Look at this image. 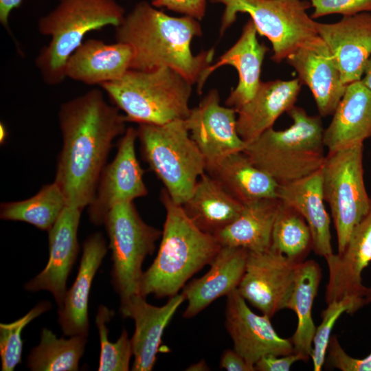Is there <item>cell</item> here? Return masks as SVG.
<instances>
[{
	"instance_id": "cell-46",
	"label": "cell",
	"mask_w": 371,
	"mask_h": 371,
	"mask_svg": "<svg viewBox=\"0 0 371 371\" xmlns=\"http://www.w3.org/2000/svg\"><path fill=\"white\" fill-rule=\"evenodd\" d=\"M363 300H364L365 305L371 302V287L370 288L367 287V291L363 297Z\"/></svg>"
},
{
	"instance_id": "cell-4",
	"label": "cell",
	"mask_w": 371,
	"mask_h": 371,
	"mask_svg": "<svg viewBox=\"0 0 371 371\" xmlns=\"http://www.w3.org/2000/svg\"><path fill=\"white\" fill-rule=\"evenodd\" d=\"M286 113L293 120L291 126L280 131L269 128L246 144L243 151L278 185L319 170L326 155L321 116L309 115L295 105Z\"/></svg>"
},
{
	"instance_id": "cell-11",
	"label": "cell",
	"mask_w": 371,
	"mask_h": 371,
	"mask_svg": "<svg viewBox=\"0 0 371 371\" xmlns=\"http://www.w3.org/2000/svg\"><path fill=\"white\" fill-rule=\"evenodd\" d=\"M299 265L271 247L260 251H249L245 273L237 289L246 302L271 318L286 308Z\"/></svg>"
},
{
	"instance_id": "cell-2",
	"label": "cell",
	"mask_w": 371,
	"mask_h": 371,
	"mask_svg": "<svg viewBox=\"0 0 371 371\" xmlns=\"http://www.w3.org/2000/svg\"><path fill=\"white\" fill-rule=\"evenodd\" d=\"M115 28L116 41L133 50L130 69L168 67L193 85L215 54L214 48L197 54L191 50L192 39L203 34L199 21L188 16H169L145 1L136 3Z\"/></svg>"
},
{
	"instance_id": "cell-24",
	"label": "cell",
	"mask_w": 371,
	"mask_h": 371,
	"mask_svg": "<svg viewBox=\"0 0 371 371\" xmlns=\"http://www.w3.org/2000/svg\"><path fill=\"white\" fill-rule=\"evenodd\" d=\"M298 78L261 82L254 96L236 110V128L246 143L273 127L276 120L295 106L301 89Z\"/></svg>"
},
{
	"instance_id": "cell-8",
	"label": "cell",
	"mask_w": 371,
	"mask_h": 371,
	"mask_svg": "<svg viewBox=\"0 0 371 371\" xmlns=\"http://www.w3.org/2000/svg\"><path fill=\"white\" fill-rule=\"evenodd\" d=\"M225 6L220 34L236 21L238 13H247L258 33L272 45L271 59L280 63L304 41L317 35L316 23L308 16L311 3L305 0H209Z\"/></svg>"
},
{
	"instance_id": "cell-40",
	"label": "cell",
	"mask_w": 371,
	"mask_h": 371,
	"mask_svg": "<svg viewBox=\"0 0 371 371\" xmlns=\"http://www.w3.org/2000/svg\"><path fill=\"white\" fill-rule=\"evenodd\" d=\"M300 361H306V359L295 352L281 356L267 355L261 357L254 366L258 371H289L293 364Z\"/></svg>"
},
{
	"instance_id": "cell-43",
	"label": "cell",
	"mask_w": 371,
	"mask_h": 371,
	"mask_svg": "<svg viewBox=\"0 0 371 371\" xmlns=\"http://www.w3.org/2000/svg\"><path fill=\"white\" fill-rule=\"evenodd\" d=\"M361 81L371 90V56L367 62Z\"/></svg>"
},
{
	"instance_id": "cell-12",
	"label": "cell",
	"mask_w": 371,
	"mask_h": 371,
	"mask_svg": "<svg viewBox=\"0 0 371 371\" xmlns=\"http://www.w3.org/2000/svg\"><path fill=\"white\" fill-rule=\"evenodd\" d=\"M137 129L127 128L117 144L113 160L106 164L99 179L92 202L88 206L90 221L95 225L104 224L109 211L119 203L133 201L148 194L144 170L135 153Z\"/></svg>"
},
{
	"instance_id": "cell-18",
	"label": "cell",
	"mask_w": 371,
	"mask_h": 371,
	"mask_svg": "<svg viewBox=\"0 0 371 371\" xmlns=\"http://www.w3.org/2000/svg\"><path fill=\"white\" fill-rule=\"evenodd\" d=\"M325 259L328 269L326 304L347 297L363 299L367 287L361 276L371 262V196L368 212L353 229L344 250Z\"/></svg>"
},
{
	"instance_id": "cell-45",
	"label": "cell",
	"mask_w": 371,
	"mask_h": 371,
	"mask_svg": "<svg viewBox=\"0 0 371 371\" xmlns=\"http://www.w3.org/2000/svg\"><path fill=\"white\" fill-rule=\"evenodd\" d=\"M7 131L5 125L3 123L0 124V142L3 144L7 138Z\"/></svg>"
},
{
	"instance_id": "cell-34",
	"label": "cell",
	"mask_w": 371,
	"mask_h": 371,
	"mask_svg": "<svg viewBox=\"0 0 371 371\" xmlns=\"http://www.w3.org/2000/svg\"><path fill=\"white\" fill-rule=\"evenodd\" d=\"M115 313L104 305L100 306L95 317L100 341V354L99 371H127L133 349L128 333L123 329L119 339L115 343L108 339L109 329L107 324L113 318Z\"/></svg>"
},
{
	"instance_id": "cell-33",
	"label": "cell",
	"mask_w": 371,
	"mask_h": 371,
	"mask_svg": "<svg viewBox=\"0 0 371 371\" xmlns=\"http://www.w3.org/2000/svg\"><path fill=\"white\" fill-rule=\"evenodd\" d=\"M271 248L297 265L304 262L312 250L306 221L297 210L282 201L273 226Z\"/></svg>"
},
{
	"instance_id": "cell-20",
	"label": "cell",
	"mask_w": 371,
	"mask_h": 371,
	"mask_svg": "<svg viewBox=\"0 0 371 371\" xmlns=\"http://www.w3.org/2000/svg\"><path fill=\"white\" fill-rule=\"evenodd\" d=\"M257 33L256 27L250 19L235 44L203 71L197 82L199 93H202L204 84L212 73L222 66L232 65L237 70L238 82L225 100L226 106L237 110L254 96L262 82L261 67L269 50L265 45L258 42Z\"/></svg>"
},
{
	"instance_id": "cell-1",
	"label": "cell",
	"mask_w": 371,
	"mask_h": 371,
	"mask_svg": "<svg viewBox=\"0 0 371 371\" xmlns=\"http://www.w3.org/2000/svg\"><path fill=\"white\" fill-rule=\"evenodd\" d=\"M58 117L63 146L54 182L67 206L83 210L92 202L113 142L125 133L127 122L97 89L63 102Z\"/></svg>"
},
{
	"instance_id": "cell-5",
	"label": "cell",
	"mask_w": 371,
	"mask_h": 371,
	"mask_svg": "<svg viewBox=\"0 0 371 371\" xmlns=\"http://www.w3.org/2000/svg\"><path fill=\"white\" fill-rule=\"evenodd\" d=\"M115 0H59L56 6L38 22V32L50 38L35 58V65L47 85L62 83L70 56L91 31L117 27L125 16Z\"/></svg>"
},
{
	"instance_id": "cell-13",
	"label": "cell",
	"mask_w": 371,
	"mask_h": 371,
	"mask_svg": "<svg viewBox=\"0 0 371 371\" xmlns=\"http://www.w3.org/2000/svg\"><path fill=\"white\" fill-rule=\"evenodd\" d=\"M225 313V328L234 349L249 364L255 366L267 355L281 356L294 352L291 339L276 333L268 315L254 313L238 289L227 295Z\"/></svg>"
},
{
	"instance_id": "cell-19",
	"label": "cell",
	"mask_w": 371,
	"mask_h": 371,
	"mask_svg": "<svg viewBox=\"0 0 371 371\" xmlns=\"http://www.w3.org/2000/svg\"><path fill=\"white\" fill-rule=\"evenodd\" d=\"M184 300L183 294L178 293L170 297L164 305L156 306L148 303L146 297L136 295L120 305L122 316L135 322L131 339L134 356L131 370H153L164 331Z\"/></svg>"
},
{
	"instance_id": "cell-27",
	"label": "cell",
	"mask_w": 371,
	"mask_h": 371,
	"mask_svg": "<svg viewBox=\"0 0 371 371\" xmlns=\"http://www.w3.org/2000/svg\"><path fill=\"white\" fill-rule=\"evenodd\" d=\"M205 172L243 205L278 197V183L254 165L243 151L207 164Z\"/></svg>"
},
{
	"instance_id": "cell-14",
	"label": "cell",
	"mask_w": 371,
	"mask_h": 371,
	"mask_svg": "<svg viewBox=\"0 0 371 371\" xmlns=\"http://www.w3.org/2000/svg\"><path fill=\"white\" fill-rule=\"evenodd\" d=\"M237 111L220 104L216 89H211L184 120L190 137L206 165L229 154L243 151L246 143L236 128Z\"/></svg>"
},
{
	"instance_id": "cell-35",
	"label": "cell",
	"mask_w": 371,
	"mask_h": 371,
	"mask_svg": "<svg viewBox=\"0 0 371 371\" xmlns=\"http://www.w3.org/2000/svg\"><path fill=\"white\" fill-rule=\"evenodd\" d=\"M327 304L328 306L322 313V322L316 327L313 340L311 359L314 371H320L322 368L331 331L339 317L344 313L353 314L365 305L363 299L350 297L333 301Z\"/></svg>"
},
{
	"instance_id": "cell-7",
	"label": "cell",
	"mask_w": 371,
	"mask_h": 371,
	"mask_svg": "<svg viewBox=\"0 0 371 371\" xmlns=\"http://www.w3.org/2000/svg\"><path fill=\"white\" fill-rule=\"evenodd\" d=\"M137 132L144 160L171 199L182 205L206 169V161L184 120L164 124H139Z\"/></svg>"
},
{
	"instance_id": "cell-29",
	"label": "cell",
	"mask_w": 371,
	"mask_h": 371,
	"mask_svg": "<svg viewBox=\"0 0 371 371\" xmlns=\"http://www.w3.org/2000/svg\"><path fill=\"white\" fill-rule=\"evenodd\" d=\"M280 201L278 197L244 205L238 216L214 235L221 246L260 251L271 247V234Z\"/></svg>"
},
{
	"instance_id": "cell-10",
	"label": "cell",
	"mask_w": 371,
	"mask_h": 371,
	"mask_svg": "<svg viewBox=\"0 0 371 371\" xmlns=\"http://www.w3.org/2000/svg\"><path fill=\"white\" fill-rule=\"evenodd\" d=\"M320 170L324 199L330 209L341 253L370 205L364 182L363 144L328 151Z\"/></svg>"
},
{
	"instance_id": "cell-42",
	"label": "cell",
	"mask_w": 371,
	"mask_h": 371,
	"mask_svg": "<svg viewBox=\"0 0 371 371\" xmlns=\"http://www.w3.org/2000/svg\"><path fill=\"white\" fill-rule=\"evenodd\" d=\"M22 0H0V23L9 32V17L11 12L17 8Z\"/></svg>"
},
{
	"instance_id": "cell-32",
	"label": "cell",
	"mask_w": 371,
	"mask_h": 371,
	"mask_svg": "<svg viewBox=\"0 0 371 371\" xmlns=\"http://www.w3.org/2000/svg\"><path fill=\"white\" fill-rule=\"evenodd\" d=\"M87 337L58 338L49 329L43 328L39 344L30 352L27 368L32 371H76L82 357Z\"/></svg>"
},
{
	"instance_id": "cell-16",
	"label": "cell",
	"mask_w": 371,
	"mask_h": 371,
	"mask_svg": "<svg viewBox=\"0 0 371 371\" xmlns=\"http://www.w3.org/2000/svg\"><path fill=\"white\" fill-rule=\"evenodd\" d=\"M82 210L65 207L48 231L49 256L45 267L24 285V289L30 292L49 291L58 308L63 304L67 293V278L79 252L77 236Z\"/></svg>"
},
{
	"instance_id": "cell-23",
	"label": "cell",
	"mask_w": 371,
	"mask_h": 371,
	"mask_svg": "<svg viewBox=\"0 0 371 371\" xmlns=\"http://www.w3.org/2000/svg\"><path fill=\"white\" fill-rule=\"evenodd\" d=\"M107 250L106 240L100 232L91 234L84 241L76 278L58 308V322L65 335L87 337L89 293L93 278Z\"/></svg>"
},
{
	"instance_id": "cell-17",
	"label": "cell",
	"mask_w": 371,
	"mask_h": 371,
	"mask_svg": "<svg viewBox=\"0 0 371 371\" xmlns=\"http://www.w3.org/2000/svg\"><path fill=\"white\" fill-rule=\"evenodd\" d=\"M345 85L361 80L371 56V14L344 16L335 23H316Z\"/></svg>"
},
{
	"instance_id": "cell-21",
	"label": "cell",
	"mask_w": 371,
	"mask_h": 371,
	"mask_svg": "<svg viewBox=\"0 0 371 371\" xmlns=\"http://www.w3.org/2000/svg\"><path fill=\"white\" fill-rule=\"evenodd\" d=\"M249 250L222 246L202 277L185 285L181 293L188 305L183 317L198 315L216 299L238 289L245 270Z\"/></svg>"
},
{
	"instance_id": "cell-31",
	"label": "cell",
	"mask_w": 371,
	"mask_h": 371,
	"mask_svg": "<svg viewBox=\"0 0 371 371\" xmlns=\"http://www.w3.org/2000/svg\"><path fill=\"white\" fill-rule=\"evenodd\" d=\"M66 206L64 196L54 181L43 186L35 195L27 199L1 203L0 218L25 222L48 232Z\"/></svg>"
},
{
	"instance_id": "cell-15",
	"label": "cell",
	"mask_w": 371,
	"mask_h": 371,
	"mask_svg": "<svg viewBox=\"0 0 371 371\" xmlns=\"http://www.w3.org/2000/svg\"><path fill=\"white\" fill-rule=\"evenodd\" d=\"M298 75L301 84L306 85L315 101L319 115H333L342 98L347 85L330 51L317 34L304 41L286 59Z\"/></svg>"
},
{
	"instance_id": "cell-3",
	"label": "cell",
	"mask_w": 371,
	"mask_h": 371,
	"mask_svg": "<svg viewBox=\"0 0 371 371\" xmlns=\"http://www.w3.org/2000/svg\"><path fill=\"white\" fill-rule=\"evenodd\" d=\"M160 201L166 219L157 256L141 279L140 295L146 297L150 294L157 298L178 294L194 273L213 261L222 247L214 236L202 232L190 220L165 188Z\"/></svg>"
},
{
	"instance_id": "cell-25",
	"label": "cell",
	"mask_w": 371,
	"mask_h": 371,
	"mask_svg": "<svg viewBox=\"0 0 371 371\" xmlns=\"http://www.w3.org/2000/svg\"><path fill=\"white\" fill-rule=\"evenodd\" d=\"M371 138V90L361 80L347 85L329 125L324 130L323 142L328 151L363 144Z\"/></svg>"
},
{
	"instance_id": "cell-9",
	"label": "cell",
	"mask_w": 371,
	"mask_h": 371,
	"mask_svg": "<svg viewBox=\"0 0 371 371\" xmlns=\"http://www.w3.org/2000/svg\"><path fill=\"white\" fill-rule=\"evenodd\" d=\"M103 225L111 249L112 283L122 304L140 295L143 262L154 252L162 231L142 220L133 201L115 204Z\"/></svg>"
},
{
	"instance_id": "cell-28",
	"label": "cell",
	"mask_w": 371,
	"mask_h": 371,
	"mask_svg": "<svg viewBox=\"0 0 371 371\" xmlns=\"http://www.w3.org/2000/svg\"><path fill=\"white\" fill-rule=\"evenodd\" d=\"M181 206L200 230L214 236L238 216L244 205L205 172L199 179L190 197Z\"/></svg>"
},
{
	"instance_id": "cell-38",
	"label": "cell",
	"mask_w": 371,
	"mask_h": 371,
	"mask_svg": "<svg viewBox=\"0 0 371 371\" xmlns=\"http://www.w3.org/2000/svg\"><path fill=\"white\" fill-rule=\"evenodd\" d=\"M327 353L330 364L341 371H371V352L362 359L352 357L344 351L335 335L330 336Z\"/></svg>"
},
{
	"instance_id": "cell-6",
	"label": "cell",
	"mask_w": 371,
	"mask_h": 371,
	"mask_svg": "<svg viewBox=\"0 0 371 371\" xmlns=\"http://www.w3.org/2000/svg\"><path fill=\"white\" fill-rule=\"evenodd\" d=\"M192 85L168 67L129 69L120 78L102 85L126 122L164 124L186 120L190 112Z\"/></svg>"
},
{
	"instance_id": "cell-39",
	"label": "cell",
	"mask_w": 371,
	"mask_h": 371,
	"mask_svg": "<svg viewBox=\"0 0 371 371\" xmlns=\"http://www.w3.org/2000/svg\"><path fill=\"white\" fill-rule=\"evenodd\" d=\"M157 8L169 10L191 16L201 21L206 12V0H155L150 2Z\"/></svg>"
},
{
	"instance_id": "cell-41",
	"label": "cell",
	"mask_w": 371,
	"mask_h": 371,
	"mask_svg": "<svg viewBox=\"0 0 371 371\" xmlns=\"http://www.w3.org/2000/svg\"><path fill=\"white\" fill-rule=\"evenodd\" d=\"M220 368L227 371H254L255 366L249 364L234 349L225 350L220 359Z\"/></svg>"
},
{
	"instance_id": "cell-30",
	"label": "cell",
	"mask_w": 371,
	"mask_h": 371,
	"mask_svg": "<svg viewBox=\"0 0 371 371\" xmlns=\"http://www.w3.org/2000/svg\"><path fill=\"white\" fill-rule=\"evenodd\" d=\"M322 279V270L313 260H306L297 269L295 285L286 308L293 311L297 324L291 341L294 352L308 361L311 358L313 340L316 330L312 317L314 300Z\"/></svg>"
},
{
	"instance_id": "cell-44",
	"label": "cell",
	"mask_w": 371,
	"mask_h": 371,
	"mask_svg": "<svg viewBox=\"0 0 371 371\" xmlns=\"http://www.w3.org/2000/svg\"><path fill=\"white\" fill-rule=\"evenodd\" d=\"M187 370H209L206 363L204 361H201L191 365Z\"/></svg>"
},
{
	"instance_id": "cell-26",
	"label": "cell",
	"mask_w": 371,
	"mask_h": 371,
	"mask_svg": "<svg viewBox=\"0 0 371 371\" xmlns=\"http://www.w3.org/2000/svg\"><path fill=\"white\" fill-rule=\"evenodd\" d=\"M320 169L300 179L279 185L277 196L304 217L311 230L312 250L316 255L326 258L334 253L330 219L324 205Z\"/></svg>"
},
{
	"instance_id": "cell-36",
	"label": "cell",
	"mask_w": 371,
	"mask_h": 371,
	"mask_svg": "<svg viewBox=\"0 0 371 371\" xmlns=\"http://www.w3.org/2000/svg\"><path fill=\"white\" fill-rule=\"evenodd\" d=\"M49 302L37 304L27 314L9 324H0V357L2 371H13L21 363L23 341L21 333L25 327L42 313L49 311Z\"/></svg>"
},
{
	"instance_id": "cell-37",
	"label": "cell",
	"mask_w": 371,
	"mask_h": 371,
	"mask_svg": "<svg viewBox=\"0 0 371 371\" xmlns=\"http://www.w3.org/2000/svg\"><path fill=\"white\" fill-rule=\"evenodd\" d=\"M312 19L330 14L355 15L371 12V0H311Z\"/></svg>"
},
{
	"instance_id": "cell-22",
	"label": "cell",
	"mask_w": 371,
	"mask_h": 371,
	"mask_svg": "<svg viewBox=\"0 0 371 371\" xmlns=\"http://www.w3.org/2000/svg\"><path fill=\"white\" fill-rule=\"evenodd\" d=\"M133 58V50L126 43L88 39L67 60L65 76L87 85L101 86L120 78L131 69Z\"/></svg>"
},
{
	"instance_id": "cell-47",
	"label": "cell",
	"mask_w": 371,
	"mask_h": 371,
	"mask_svg": "<svg viewBox=\"0 0 371 371\" xmlns=\"http://www.w3.org/2000/svg\"><path fill=\"white\" fill-rule=\"evenodd\" d=\"M153 1H155V0H151V2H153Z\"/></svg>"
}]
</instances>
